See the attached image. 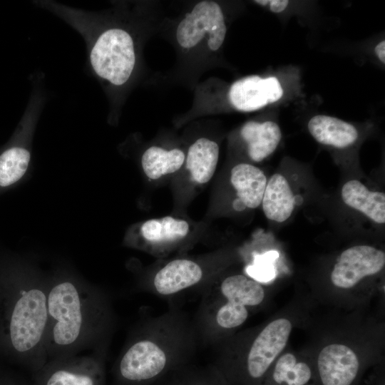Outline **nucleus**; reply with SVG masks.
Returning a JSON list of instances; mask_svg holds the SVG:
<instances>
[{"instance_id": "4", "label": "nucleus", "mask_w": 385, "mask_h": 385, "mask_svg": "<svg viewBox=\"0 0 385 385\" xmlns=\"http://www.w3.org/2000/svg\"><path fill=\"white\" fill-rule=\"evenodd\" d=\"M167 349L150 337L136 339L119 357L114 373L118 385H150L171 366Z\"/></svg>"}, {"instance_id": "11", "label": "nucleus", "mask_w": 385, "mask_h": 385, "mask_svg": "<svg viewBox=\"0 0 385 385\" xmlns=\"http://www.w3.org/2000/svg\"><path fill=\"white\" fill-rule=\"evenodd\" d=\"M279 81L274 76L252 75L235 81L228 92L230 103L236 110L251 112L279 101L283 96Z\"/></svg>"}, {"instance_id": "24", "label": "nucleus", "mask_w": 385, "mask_h": 385, "mask_svg": "<svg viewBox=\"0 0 385 385\" xmlns=\"http://www.w3.org/2000/svg\"><path fill=\"white\" fill-rule=\"evenodd\" d=\"M257 4L267 7L269 10L274 13L282 12L288 6L289 1L287 0H257L254 1Z\"/></svg>"}, {"instance_id": "19", "label": "nucleus", "mask_w": 385, "mask_h": 385, "mask_svg": "<svg viewBox=\"0 0 385 385\" xmlns=\"http://www.w3.org/2000/svg\"><path fill=\"white\" fill-rule=\"evenodd\" d=\"M310 135L319 143L337 149L354 144L359 132L351 123L327 115H316L307 124Z\"/></svg>"}, {"instance_id": "18", "label": "nucleus", "mask_w": 385, "mask_h": 385, "mask_svg": "<svg viewBox=\"0 0 385 385\" xmlns=\"http://www.w3.org/2000/svg\"><path fill=\"white\" fill-rule=\"evenodd\" d=\"M219 154L218 144L207 138L197 139L189 147L184 165L192 184L200 186L212 179L217 168Z\"/></svg>"}, {"instance_id": "10", "label": "nucleus", "mask_w": 385, "mask_h": 385, "mask_svg": "<svg viewBox=\"0 0 385 385\" xmlns=\"http://www.w3.org/2000/svg\"><path fill=\"white\" fill-rule=\"evenodd\" d=\"M385 253L368 245L344 250L331 272L332 283L339 289H350L364 278L376 275L384 268Z\"/></svg>"}, {"instance_id": "20", "label": "nucleus", "mask_w": 385, "mask_h": 385, "mask_svg": "<svg viewBox=\"0 0 385 385\" xmlns=\"http://www.w3.org/2000/svg\"><path fill=\"white\" fill-rule=\"evenodd\" d=\"M185 154L181 149L167 150L159 146L147 148L141 157L145 175L153 180L175 173L184 165Z\"/></svg>"}, {"instance_id": "17", "label": "nucleus", "mask_w": 385, "mask_h": 385, "mask_svg": "<svg viewBox=\"0 0 385 385\" xmlns=\"http://www.w3.org/2000/svg\"><path fill=\"white\" fill-rule=\"evenodd\" d=\"M249 159L260 163L271 155L277 148L282 132L277 123L272 120L248 121L240 129Z\"/></svg>"}, {"instance_id": "15", "label": "nucleus", "mask_w": 385, "mask_h": 385, "mask_svg": "<svg viewBox=\"0 0 385 385\" xmlns=\"http://www.w3.org/2000/svg\"><path fill=\"white\" fill-rule=\"evenodd\" d=\"M299 199L289 179L274 173L267 180L261 205L267 219L281 223L292 215Z\"/></svg>"}, {"instance_id": "2", "label": "nucleus", "mask_w": 385, "mask_h": 385, "mask_svg": "<svg viewBox=\"0 0 385 385\" xmlns=\"http://www.w3.org/2000/svg\"><path fill=\"white\" fill-rule=\"evenodd\" d=\"M48 277L31 263L19 264L0 291L1 343L36 372L47 361Z\"/></svg>"}, {"instance_id": "7", "label": "nucleus", "mask_w": 385, "mask_h": 385, "mask_svg": "<svg viewBox=\"0 0 385 385\" xmlns=\"http://www.w3.org/2000/svg\"><path fill=\"white\" fill-rule=\"evenodd\" d=\"M104 351L48 360L31 385H106Z\"/></svg>"}, {"instance_id": "26", "label": "nucleus", "mask_w": 385, "mask_h": 385, "mask_svg": "<svg viewBox=\"0 0 385 385\" xmlns=\"http://www.w3.org/2000/svg\"><path fill=\"white\" fill-rule=\"evenodd\" d=\"M375 53L379 61L384 64L385 63V41L384 40L379 42L374 48Z\"/></svg>"}, {"instance_id": "25", "label": "nucleus", "mask_w": 385, "mask_h": 385, "mask_svg": "<svg viewBox=\"0 0 385 385\" xmlns=\"http://www.w3.org/2000/svg\"><path fill=\"white\" fill-rule=\"evenodd\" d=\"M175 385H216L211 379H205L202 378H195L190 379H184L179 381Z\"/></svg>"}, {"instance_id": "12", "label": "nucleus", "mask_w": 385, "mask_h": 385, "mask_svg": "<svg viewBox=\"0 0 385 385\" xmlns=\"http://www.w3.org/2000/svg\"><path fill=\"white\" fill-rule=\"evenodd\" d=\"M317 370L320 385H354L359 375L360 361L349 346L334 343L319 352Z\"/></svg>"}, {"instance_id": "1", "label": "nucleus", "mask_w": 385, "mask_h": 385, "mask_svg": "<svg viewBox=\"0 0 385 385\" xmlns=\"http://www.w3.org/2000/svg\"><path fill=\"white\" fill-rule=\"evenodd\" d=\"M47 361L92 349L104 351L111 328L109 301L96 287L65 269L48 277Z\"/></svg>"}, {"instance_id": "14", "label": "nucleus", "mask_w": 385, "mask_h": 385, "mask_svg": "<svg viewBox=\"0 0 385 385\" xmlns=\"http://www.w3.org/2000/svg\"><path fill=\"white\" fill-rule=\"evenodd\" d=\"M203 276V269L195 261L175 259L165 264L155 273L153 285L159 294L170 296L198 284Z\"/></svg>"}, {"instance_id": "6", "label": "nucleus", "mask_w": 385, "mask_h": 385, "mask_svg": "<svg viewBox=\"0 0 385 385\" xmlns=\"http://www.w3.org/2000/svg\"><path fill=\"white\" fill-rule=\"evenodd\" d=\"M219 289L223 299L215 307L213 318L216 326L222 329L242 325L248 317V307L260 304L265 298L262 286L242 274L226 277Z\"/></svg>"}, {"instance_id": "16", "label": "nucleus", "mask_w": 385, "mask_h": 385, "mask_svg": "<svg viewBox=\"0 0 385 385\" xmlns=\"http://www.w3.org/2000/svg\"><path fill=\"white\" fill-rule=\"evenodd\" d=\"M341 197L347 207L376 224L385 223V193L372 190L360 180L346 181L342 187Z\"/></svg>"}, {"instance_id": "8", "label": "nucleus", "mask_w": 385, "mask_h": 385, "mask_svg": "<svg viewBox=\"0 0 385 385\" xmlns=\"http://www.w3.org/2000/svg\"><path fill=\"white\" fill-rule=\"evenodd\" d=\"M190 232L185 220L165 216L132 226L125 234L124 243L150 254L164 255L186 240Z\"/></svg>"}, {"instance_id": "5", "label": "nucleus", "mask_w": 385, "mask_h": 385, "mask_svg": "<svg viewBox=\"0 0 385 385\" xmlns=\"http://www.w3.org/2000/svg\"><path fill=\"white\" fill-rule=\"evenodd\" d=\"M292 328L286 318L269 323L254 339L235 381L241 385H262L272 363L284 349Z\"/></svg>"}, {"instance_id": "3", "label": "nucleus", "mask_w": 385, "mask_h": 385, "mask_svg": "<svg viewBox=\"0 0 385 385\" xmlns=\"http://www.w3.org/2000/svg\"><path fill=\"white\" fill-rule=\"evenodd\" d=\"M89 42V61L95 74L114 86L126 83L136 62L132 35L123 28L109 27Z\"/></svg>"}, {"instance_id": "13", "label": "nucleus", "mask_w": 385, "mask_h": 385, "mask_svg": "<svg viewBox=\"0 0 385 385\" xmlns=\"http://www.w3.org/2000/svg\"><path fill=\"white\" fill-rule=\"evenodd\" d=\"M230 182L235 194V210H253L261 205L267 178L260 168L250 163H238L230 170Z\"/></svg>"}, {"instance_id": "23", "label": "nucleus", "mask_w": 385, "mask_h": 385, "mask_svg": "<svg viewBox=\"0 0 385 385\" xmlns=\"http://www.w3.org/2000/svg\"><path fill=\"white\" fill-rule=\"evenodd\" d=\"M268 256L264 255L262 260L258 261L257 264L256 263L249 268L252 276L265 281L270 279L274 276L272 267L270 266L269 260H267Z\"/></svg>"}, {"instance_id": "21", "label": "nucleus", "mask_w": 385, "mask_h": 385, "mask_svg": "<svg viewBox=\"0 0 385 385\" xmlns=\"http://www.w3.org/2000/svg\"><path fill=\"white\" fill-rule=\"evenodd\" d=\"M313 372L308 364L298 361L292 353L282 355L274 364L265 385H308Z\"/></svg>"}, {"instance_id": "9", "label": "nucleus", "mask_w": 385, "mask_h": 385, "mask_svg": "<svg viewBox=\"0 0 385 385\" xmlns=\"http://www.w3.org/2000/svg\"><path fill=\"white\" fill-rule=\"evenodd\" d=\"M227 26L220 6L213 1H202L183 19L176 29V39L183 48L196 46L205 36L208 48L215 51L222 45Z\"/></svg>"}, {"instance_id": "22", "label": "nucleus", "mask_w": 385, "mask_h": 385, "mask_svg": "<svg viewBox=\"0 0 385 385\" xmlns=\"http://www.w3.org/2000/svg\"><path fill=\"white\" fill-rule=\"evenodd\" d=\"M31 160L29 150L11 147L0 155V186L7 187L19 181L26 173Z\"/></svg>"}]
</instances>
